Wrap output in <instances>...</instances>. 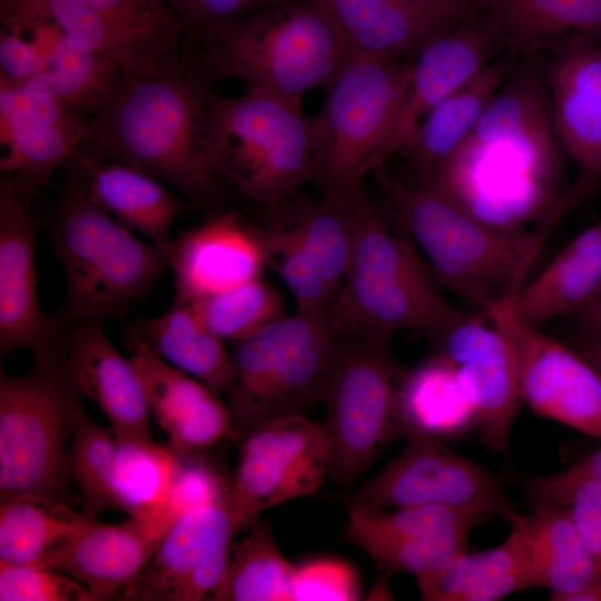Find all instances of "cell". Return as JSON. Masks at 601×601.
<instances>
[{
    "label": "cell",
    "mask_w": 601,
    "mask_h": 601,
    "mask_svg": "<svg viewBox=\"0 0 601 601\" xmlns=\"http://www.w3.org/2000/svg\"><path fill=\"white\" fill-rule=\"evenodd\" d=\"M545 81L523 66L497 90L463 142L422 185L482 223L520 233L558 223L585 195L563 188Z\"/></svg>",
    "instance_id": "cell-1"
},
{
    "label": "cell",
    "mask_w": 601,
    "mask_h": 601,
    "mask_svg": "<svg viewBox=\"0 0 601 601\" xmlns=\"http://www.w3.org/2000/svg\"><path fill=\"white\" fill-rule=\"evenodd\" d=\"M189 75L127 72L108 105L89 117L77 151L140 169L177 189L191 205L217 200L228 187L206 148V97Z\"/></svg>",
    "instance_id": "cell-2"
},
{
    "label": "cell",
    "mask_w": 601,
    "mask_h": 601,
    "mask_svg": "<svg viewBox=\"0 0 601 601\" xmlns=\"http://www.w3.org/2000/svg\"><path fill=\"white\" fill-rule=\"evenodd\" d=\"M185 65L204 88L237 78L302 99L327 87L351 53L319 0H278L185 40Z\"/></svg>",
    "instance_id": "cell-3"
},
{
    "label": "cell",
    "mask_w": 601,
    "mask_h": 601,
    "mask_svg": "<svg viewBox=\"0 0 601 601\" xmlns=\"http://www.w3.org/2000/svg\"><path fill=\"white\" fill-rule=\"evenodd\" d=\"M65 177L50 236L66 277V299L57 314L63 328L119 319L154 288L165 267L164 253L107 213L91 195L76 152Z\"/></svg>",
    "instance_id": "cell-4"
},
{
    "label": "cell",
    "mask_w": 601,
    "mask_h": 601,
    "mask_svg": "<svg viewBox=\"0 0 601 601\" xmlns=\"http://www.w3.org/2000/svg\"><path fill=\"white\" fill-rule=\"evenodd\" d=\"M372 174L383 207L418 246L434 278L482 306L511 298L556 223L520 233L497 230L430 186H406L384 165Z\"/></svg>",
    "instance_id": "cell-5"
},
{
    "label": "cell",
    "mask_w": 601,
    "mask_h": 601,
    "mask_svg": "<svg viewBox=\"0 0 601 601\" xmlns=\"http://www.w3.org/2000/svg\"><path fill=\"white\" fill-rule=\"evenodd\" d=\"M205 148L227 186L272 208L312 178L314 129L302 99L259 88L237 97L207 91Z\"/></svg>",
    "instance_id": "cell-6"
},
{
    "label": "cell",
    "mask_w": 601,
    "mask_h": 601,
    "mask_svg": "<svg viewBox=\"0 0 601 601\" xmlns=\"http://www.w3.org/2000/svg\"><path fill=\"white\" fill-rule=\"evenodd\" d=\"M351 265L331 313L338 336L392 338L400 329L428 334L460 314L439 292L414 246L386 225L363 183L354 189Z\"/></svg>",
    "instance_id": "cell-7"
},
{
    "label": "cell",
    "mask_w": 601,
    "mask_h": 601,
    "mask_svg": "<svg viewBox=\"0 0 601 601\" xmlns=\"http://www.w3.org/2000/svg\"><path fill=\"white\" fill-rule=\"evenodd\" d=\"M81 398L60 355L36 358L23 375L1 371V503L71 506L68 456Z\"/></svg>",
    "instance_id": "cell-8"
},
{
    "label": "cell",
    "mask_w": 601,
    "mask_h": 601,
    "mask_svg": "<svg viewBox=\"0 0 601 601\" xmlns=\"http://www.w3.org/2000/svg\"><path fill=\"white\" fill-rule=\"evenodd\" d=\"M328 317L296 311L230 343L231 439L272 420L305 415L324 400L344 339Z\"/></svg>",
    "instance_id": "cell-9"
},
{
    "label": "cell",
    "mask_w": 601,
    "mask_h": 601,
    "mask_svg": "<svg viewBox=\"0 0 601 601\" xmlns=\"http://www.w3.org/2000/svg\"><path fill=\"white\" fill-rule=\"evenodd\" d=\"M411 72L412 61L352 57L326 87L313 118L311 180L321 194L349 190L388 159Z\"/></svg>",
    "instance_id": "cell-10"
},
{
    "label": "cell",
    "mask_w": 601,
    "mask_h": 601,
    "mask_svg": "<svg viewBox=\"0 0 601 601\" xmlns=\"http://www.w3.org/2000/svg\"><path fill=\"white\" fill-rule=\"evenodd\" d=\"M6 30L53 22L79 46L142 76L188 75L184 30L166 0H1Z\"/></svg>",
    "instance_id": "cell-11"
},
{
    "label": "cell",
    "mask_w": 601,
    "mask_h": 601,
    "mask_svg": "<svg viewBox=\"0 0 601 601\" xmlns=\"http://www.w3.org/2000/svg\"><path fill=\"white\" fill-rule=\"evenodd\" d=\"M391 338L345 336L323 402L331 443L329 476L351 486L382 451L404 435L398 388L404 371Z\"/></svg>",
    "instance_id": "cell-12"
},
{
    "label": "cell",
    "mask_w": 601,
    "mask_h": 601,
    "mask_svg": "<svg viewBox=\"0 0 601 601\" xmlns=\"http://www.w3.org/2000/svg\"><path fill=\"white\" fill-rule=\"evenodd\" d=\"M403 450L346 499L348 509L444 505L509 523L519 515L502 476L441 440L406 434Z\"/></svg>",
    "instance_id": "cell-13"
},
{
    "label": "cell",
    "mask_w": 601,
    "mask_h": 601,
    "mask_svg": "<svg viewBox=\"0 0 601 601\" xmlns=\"http://www.w3.org/2000/svg\"><path fill=\"white\" fill-rule=\"evenodd\" d=\"M331 467L324 424L305 415L265 422L242 440L226 504L234 535L284 502L315 495Z\"/></svg>",
    "instance_id": "cell-14"
},
{
    "label": "cell",
    "mask_w": 601,
    "mask_h": 601,
    "mask_svg": "<svg viewBox=\"0 0 601 601\" xmlns=\"http://www.w3.org/2000/svg\"><path fill=\"white\" fill-rule=\"evenodd\" d=\"M434 354L451 362L473 405L482 444L509 453L513 422L523 403L516 347L489 319L461 313L430 333Z\"/></svg>",
    "instance_id": "cell-15"
},
{
    "label": "cell",
    "mask_w": 601,
    "mask_h": 601,
    "mask_svg": "<svg viewBox=\"0 0 601 601\" xmlns=\"http://www.w3.org/2000/svg\"><path fill=\"white\" fill-rule=\"evenodd\" d=\"M484 314L516 347L523 402L541 416L601 439V372L579 351L522 323L508 299Z\"/></svg>",
    "instance_id": "cell-16"
},
{
    "label": "cell",
    "mask_w": 601,
    "mask_h": 601,
    "mask_svg": "<svg viewBox=\"0 0 601 601\" xmlns=\"http://www.w3.org/2000/svg\"><path fill=\"white\" fill-rule=\"evenodd\" d=\"M233 536L226 499L181 513L117 600H209L228 566Z\"/></svg>",
    "instance_id": "cell-17"
},
{
    "label": "cell",
    "mask_w": 601,
    "mask_h": 601,
    "mask_svg": "<svg viewBox=\"0 0 601 601\" xmlns=\"http://www.w3.org/2000/svg\"><path fill=\"white\" fill-rule=\"evenodd\" d=\"M24 195L1 183L0 354L32 352L36 358L60 354L66 329L57 314L41 311L36 252L40 219Z\"/></svg>",
    "instance_id": "cell-18"
},
{
    "label": "cell",
    "mask_w": 601,
    "mask_h": 601,
    "mask_svg": "<svg viewBox=\"0 0 601 601\" xmlns=\"http://www.w3.org/2000/svg\"><path fill=\"white\" fill-rule=\"evenodd\" d=\"M174 303L195 300L262 277L267 267L260 229L236 211L216 215L171 239L165 252Z\"/></svg>",
    "instance_id": "cell-19"
},
{
    "label": "cell",
    "mask_w": 601,
    "mask_h": 601,
    "mask_svg": "<svg viewBox=\"0 0 601 601\" xmlns=\"http://www.w3.org/2000/svg\"><path fill=\"white\" fill-rule=\"evenodd\" d=\"M553 48L545 79L552 121L588 194L601 178V46L574 36Z\"/></svg>",
    "instance_id": "cell-20"
},
{
    "label": "cell",
    "mask_w": 601,
    "mask_h": 601,
    "mask_svg": "<svg viewBox=\"0 0 601 601\" xmlns=\"http://www.w3.org/2000/svg\"><path fill=\"white\" fill-rule=\"evenodd\" d=\"M167 531L149 516L130 515L119 523L91 518L35 565L71 575L96 601L117 600L146 569Z\"/></svg>",
    "instance_id": "cell-21"
},
{
    "label": "cell",
    "mask_w": 601,
    "mask_h": 601,
    "mask_svg": "<svg viewBox=\"0 0 601 601\" xmlns=\"http://www.w3.org/2000/svg\"><path fill=\"white\" fill-rule=\"evenodd\" d=\"M60 357L82 396L104 412L119 442H152L139 374L108 338L104 323L66 328Z\"/></svg>",
    "instance_id": "cell-22"
},
{
    "label": "cell",
    "mask_w": 601,
    "mask_h": 601,
    "mask_svg": "<svg viewBox=\"0 0 601 601\" xmlns=\"http://www.w3.org/2000/svg\"><path fill=\"white\" fill-rule=\"evenodd\" d=\"M351 57L400 59L477 11L451 0H319Z\"/></svg>",
    "instance_id": "cell-23"
},
{
    "label": "cell",
    "mask_w": 601,
    "mask_h": 601,
    "mask_svg": "<svg viewBox=\"0 0 601 601\" xmlns=\"http://www.w3.org/2000/svg\"><path fill=\"white\" fill-rule=\"evenodd\" d=\"M126 339L150 416L166 432L179 459L230 437V411L217 392L165 362L145 342L132 336Z\"/></svg>",
    "instance_id": "cell-24"
},
{
    "label": "cell",
    "mask_w": 601,
    "mask_h": 601,
    "mask_svg": "<svg viewBox=\"0 0 601 601\" xmlns=\"http://www.w3.org/2000/svg\"><path fill=\"white\" fill-rule=\"evenodd\" d=\"M497 45L477 14L436 35L417 51L388 145V158L408 146L424 118L439 104L489 63Z\"/></svg>",
    "instance_id": "cell-25"
},
{
    "label": "cell",
    "mask_w": 601,
    "mask_h": 601,
    "mask_svg": "<svg viewBox=\"0 0 601 601\" xmlns=\"http://www.w3.org/2000/svg\"><path fill=\"white\" fill-rule=\"evenodd\" d=\"M499 545L460 555L421 590L425 601H496L529 588H545L520 514Z\"/></svg>",
    "instance_id": "cell-26"
},
{
    "label": "cell",
    "mask_w": 601,
    "mask_h": 601,
    "mask_svg": "<svg viewBox=\"0 0 601 601\" xmlns=\"http://www.w3.org/2000/svg\"><path fill=\"white\" fill-rule=\"evenodd\" d=\"M477 13L513 53L533 56L574 36L601 39V0H479Z\"/></svg>",
    "instance_id": "cell-27"
},
{
    "label": "cell",
    "mask_w": 601,
    "mask_h": 601,
    "mask_svg": "<svg viewBox=\"0 0 601 601\" xmlns=\"http://www.w3.org/2000/svg\"><path fill=\"white\" fill-rule=\"evenodd\" d=\"M77 152L97 203L121 224L144 235L165 255L171 242V225L193 205L140 169L99 161Z\"/></svg>",
    "instance_id": "cell-28"
},
{
    "label": "cell",
    "mask_w": 601,
    "mask_h": 601,
    "mask_svg": "<svg viewBox=\"0 0 601 601\" xmlns=\"http://www.w3.org/2000/svg\"><path fill=\"white\" fill-rule=\"evenodd\" d=\"M601 288V219L577 235L530 283L508 299L525 325L541 329L572 314Z\"/></svg>",
    "instance_id": "cell-29"
},
{
    "label": "cell",
    "mask_w": 601,
    "mask_h": 601,
    "mask_svg": "<svg viewBox=\"0 0 601 601\" xmlns=\"http://www.w3.org/2000/svg\"><path fill=\"white\" fill-rule=\"evenodd\" d=\"M513 52L489 62L473 79L439 104L402 150L424 184L476 126L512 70Z\"/></svg>",
    "instance_id": "cell-30"
},
{
    "label": "cell",
    "mask_w": 601,
    "mask_h": 601,
    "mask_svg": "<svg viewBox=\"0 0 601 601\" xmlns=\"http://www.w3.org/2000/svg\"><path fill=\"white\" fill-rule=\"evenodd\" d=\"M127 336L145 342L171 366L228 395L234 377L230 353L188 305L174 303L158 316L135 321Z\"/></svg>",
    "instance_id": "cell-31"
},
{
    "label": "cell",
    "mask_w": 601,
    "mask_h": 601,
    "mask_svg": "<svg viewBox=\"0 0 601 601\" xmlns=\"http://www.w3.org/2000/svg\"><path fill=\"white\" fill-rule=\"evenodd\" d=\"M398 412L404 435L421 433L443 441L476 427L473 405L455 366L437 354L404 371Z\"/></svg>",
    "instance_id": "cell-32"
},
{
    "label": "cell",
    "mask_w": 601,
    "mask_h": 601,
    "mask_svg": "<svg viewBox=\"0 0 601 601\" xmlns=\"http://www.w3.org/2000/svg\"><path fill=\"white\" fill-rule=\"evenodd\" d=\"M536 564L551 590V600L568 597L601 579V569L584 544L566 505H535L530 515H520Z\"/></svg>",
    "instance_id": "cell-33"
},
{
    "label": "cell",
    "mask_w": 601,
    "mask_h": 601,
    "mask_svg": "<svg viewBox=\"0 0 601 601\" xmlns=\"http://www.w3.org/2000/svg\"><path fill=\"white\" fill-rule=\"evenodd\" d=\"M126 73L117 61L79 46L62 33L45 69L22 85L91 117L112 99Z\"/></svg>",
    "instance_id": "cell-34"
},
{
    "label": "cell",
    "mask_w": 601,
    "mask_h": 601,
    "mask_svg": "<svg viewBox=\"0 0 601 601\" xmlns=\"http://www.w3.org/2000/svg\"><path fill=\"white\" fill-rule=\"evenodd\" d=\"M293 565L279 551L268 522L258 520L231 542L226 572L211 601H290Z\"/></svg>",
    "instance_id": "cell-35"
},
{
    "label": "cell",
    "mask_w": 601,
    "mask_h": 601,
    "mask_svg": "<svg viewBox=\"0 0 601 601\" xmlns=\"http://www.w3.org/2000/svg\"><path fill=\"white\" fill-rule=\"evenodd\" d=\"M356 186L341 194H321L316 201H297L295 197L282 204L336 292L346 277L354 249Z\"/></svg>",
    "instance_id": "cell-36"
},
{
    "label": "cell",
    "mask_w": 601,
    "mask_h": 601,
    "mask_svg": "<svg viewBox=\"0 0 601 601\" xmlns=\"http://www.w3.org/2000/svg\"><path fill=\"white\" fill-rule=\"evenodd\" d=\"M88 116L33 127L13 134L1 144L0 170L6 183L32 196L52 174L76 154L87 136Z\"/></svg>",
    "instance_id": "cell-37"
},
{
    "label": "cell",
    "mask_w": 601,
    "mask_h": 601,
    "mask_svg": "<svg viewBox=\"0 0 601 601\" xmlns=\"http://www.w3.org/2000/svg\"><path fill=\"white\" fill-rule=\"evenodd\" d=\"M91 516L71 506L32 501L0 505V562L35 564L63 543Z\"/></svg>",
    "instance_id": "cell-38"
},
{
    "label": "cell",
    "mask_w": 601,
    "mask_h": 601,
    "mask_svg": "<svg viewBox=\"0 0 601 601\" xmlns=\"http://www.w3.org/2000/svg\"><path fill=\"white\" fill-rule=\"evenodd\" d=\"M119 442L111 427L79 412L69 447V474L83 500V512L98 518L108 510L124 511L116 485V461Z\"/></svg>",
    "instance_id": "cell-39"
},
{
    "label": "cell",
    "mask_w": 601,
    "mask_h": 601,
    "mask_svg": "<svg viewBox=\"0 0 601 601\" xmlns=\"http://www.w3.org/2000/svg\"><path fill=\"white\" fill-rule=\"evenodd\" d=\"M267 267L283 279L292 293L296 311L329 316L337 292L324 278L303 236L287 213L259 228Z\"/></svg>",
    "instance_id": "cell-40"
},
{
    "label": "cell",
    "mask_w": 601,
    "mask_h": 601,
    "mask_svg": "<svg viewBox=\"0 0 601 601\" xmlns=\"http://www.w3.org/2000/svg\"><path fill=\"white\" fill-rule=\"evenodd\" d=\"M484 520L482 515L444 505H413L391 512L348 509L344 539L353 544L363 538L469 536Z\"/></svg>",
    "instance_id": "cell-41"
},
{
    "label": "cell",
    "mask_w": 601,
    "mask_h": 601,
    "mask_svg": "<svg viewBox=\"0 0 601 601\" xmlns=\"http://www.w3.org/2000/svg\"><path fill=\"white\" fill-rule=\"evenodd\" d=\"M186 305L206 327L229 343L287 315L279 292L262 277Z\"/></svg>",
    "instance_id": "cell-42"
},
{
    "label": "cell",
    "mask_w": 601,
    "mask_h": 601,
    "mask_svg": "<svg viewBox=\"0 0 601 601\" xmlns=\"http://www.w3.org/2000/svg\"><path fill=\"white\" fill-rule=\"evenodd\" d=\"M178 464L171 449L152 442H119L116 485L124 512L142 515L164 504Z\"/></svg>",
    "instance_id": "cell-43"
},
{
    "label": "cell",
    "mask_w": 601,
    "mask_h": 601,
    "mask_svg": "<svg viewBox=\"0 0 601 601\" xmlns=\"http://www.w3.org/2000/svg\"><path fill=\"white\" fill-rule=\"evenodd\" d=\"M467 538H363L353 545L366 552L386 574L414 575L421 591L466 552Z\"/></svg>",
    "instance_id": "cell-44"
},
{
    "label": "cell",
    "mask_w": 601,
    "mask_h": 601,
    "mask_svg": "<svg viewBox=\"0 0 601 601\" xmlns=\"http://www.w3.org/2000/svg\"><path fill=\"white\" fill-rule=\"evenodd\" d=\"M0 601H96L71 575L35 564L0 562Z\"/></svg>",
    "instance_id": "cell-45"
},
{
    "label": "cell",
    "mask_w": 601,
    "mask_h": 601,
    "mask_svg": "<svg viewBox=\"0 0 601 601\" xmlns=\"http://www.w3.org/2000/svg\"><path fill=\"white\" fill-rule=\"evenodd\" d=\"M81 116L87 115L66 107L40 90L0 78L1 144L18 131Z\"/></svg>",
    "instance_id": "cell-46"
},
{
    "label": "cell",
    "mask_w": 601,
    "mask_h": 601,
    "mask_svg": "<svg viewBox=\"0 0 601 601\" xmlns=\"http://www.w3.org/2000/svg\"><path fill=\"white\" fill-rule=\"evenodd\" d=\"M361 597L354 569L337 559H315L295 566L290 601H352Z\"/></svg>",
    "instance_id": "cell-47"
},
{
    "label": "cell",
    "mask_w": 601,
    "mask_h": 601,
    "mask_svg": "<svg viewBox=\"0 0 601 601\" xmlns=\"http://www.w3.org/2000/svg\"><path fill=\"white\" fill-rule=\"evenodd\" d=\"M180 463L166 501L159 508L171 521L193 508L225 500L229 484L204 463Z\"/></svg>",
    "instance_id": "cell-48"
},
{
    "label": "cell",
    "mask_w": 601,
    "mask_h": 601,
    "mask_svg": "<svg viewBox=\"0 0 601 601\" xmlns=\"http://www.w3.org/2000/svg\"><path fill=\"white\" fill-rule=\"evenodd\" d=\"M549 504L570 509L584 544L601 569V481L582 479L560 492Z\"/></svg>",
    "instance_id": "cell-49"
},
{
    "label": "cell",
    "mask_w": 601,
    "mask_h": 601,
    "mask_svg": "<svg viewBox=\"0 0 601 601\" xmlns=\"http://www.w3.org/2000/svg\"><path fill=\"white\" fill-rule=\"evenodd\" d=\"M275 1L278 0H166L181 23L185 40Z\"/></svg>",
    "instance_id": "cell-50"
},
{
    "label": "cell",
    "mask_w": 601,
    "mask_h": 601,
    "mask_svg": "<svg viewBox=\"0 0 601 601\" xmlns=\"http://www.w3.org/2000/svg\"><path fill=\"white\" fill-rule=\"evenodd\" d=\"M47 65L46 58L31 41L17 32L1 31V77L12 83H24Z\"/></svg>",
    "instance_id": "cell-51"
},
{
    "label": "cell",
    "mask_w": 601,
    "mask_h": 601,
    "mask_svg": "<svg viewBox=\"0 0 601 601\" xmlns=\"http://www.w3.org/2000/svg\"><path fill=\"white\" fill-rule=\"evenodd\" d=\"M582 479L601 481V447L565 470L526 480L524 486L534 505L549 504L560 492Z\"/></svg>",
    "instance_id": "cell-52"
},
{
    "label": "cell",
    "mask_w": 601,
    "mask_h": 601,
    "mask_svg": "<svg viewBox=\"0 0 601 601\" xmlns=\"http://www.w3.org/2000/svg\"><path fill=\"white\" fill-rule=\"evenodd\" d=\"M571 315L578 322L584 337L601 341V288Z\"/></svg>",
    "instance_id": "cell-53"
},
{
    "label": "cell",
    "mask_w": 601,
    "mask_h": 601,
    "mask_svg": "<svg viewBox=\"0 0 601 601\" xmlns=\"http://www.w3.org/2000/svg\"><path fill=\"white\" fill-rule=\"evenodd\" d=\"M578 351L601 372V341L584 337Z\"/></svg>",
    "instance_id": "cell-54"
},
{
    "label": "cell",
    "mask_w": 601,
    "mask_h": 601,
    "mask_svg": "<svg viewBox=\"0 0 601 601\" xmlns=\"http://www.w3.org/2000/svg\"><path fill=\"white\" fill-rule=\"evenodd\" d=\"M565 601H601V579L568 597Z\"/></svg>",
    "instance_id": "cell-55"
},
{
    "label": "cell",
    "mask_w": 601,
    "mask_h": 601,
    "mask_svg": "<svg viewBox=\"0 0 601 601\" xmlns=\"http://www.w3.org/2000/svg\"><path fill=\"white\" fill-rule=\"evenodd\" d=\"M451 1L469 6L471 8H474L477 11V1L479 0H451Z\"/></svg>",
    "instance_id": "cell-56"
}]
</instances>
